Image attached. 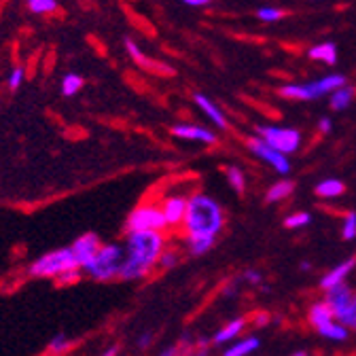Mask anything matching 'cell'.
I'll return each instance as SVG.
<instances>
[{
	"label": "cell",
	"mask_w": 356,
	"mask_h": 356,
	"mask_svg": "<svg viewBox=\"0 0 356 356\" xmlns=\"http://www.w3.org/2000/svg\"><path fill=\"white\" fill-rule=\"evenodd\" d=\"M267 318H270V316H267V314H259V316H257V325H259V327L267 325Z\"/></svg>",
	"instance_id": "cell-42"
},
{
	"label": "cell",
	"mask_w": 356,
	"mask_h": 356,
	"mask_svg": "<svg viewBox=\"0 0 356 356\" xmlns=\"http://www.w3.org/2000/svg\"><path fill=\"white\" fill-rule=\"evenodd\" d=\"M225 178L229 187L236 191V193H244L246 191V174L242 172V168L238 165H227L225 168Z\"/></svg>",
	"instance_id": "cell-26"
},
{
	"label": "cell",
	"mask_w": 356,
	"mask_h": 356,
	"mask_svg": "<svg viewBox=\"0 0 356 356\" xmlns=\"http://www.w3.org/2000/svg\"><path fill=\"white\" fill-rule=\"evenodd\" d=\"M123 244L119 242H104L100 246V250L89 259L81 270L83 276L100 282V284H108V282H117L121 278V267H123Z\"/></svg>",
	"instance_id": "cell-3"
},
{
	"label": "cell",
	"mask_w": 356,
	"mask_h": 356,
	"mask_svg": "<svg viewBox=\"0 0 356 356\" xmlns=\"http://www.w3.org/2000/svg\"><path fill=\"white\" fill-rule=\"evenodd\" d=\"M257 15H259L261 22H278L284 13L280 9H274V7H261L257 11Z\"/></svg>",
	"instance_id": "cell-35"
},
{
	"label": "cell",
	"mask_w": 356,
	"mask_h": 356,
	"mask_svg": "<svg viewBox=\"0 0 356 356\" xmlns=\"http://www.w3.org/2000/svg\"><path fill=\"white\" fill-rule=\"evenodd\" d=\"M24 81H26V68L24 66H15L7 76V85H9L11 92H17V89L24 85Z\"/></svg>",
	"instance_id": "cell-33"
},
{
	"label": "cell",
	"mask_w": 356,
	"mask_h": 356,
	"mask_svg": "<svg viewBox=\"0 0 356 356\" xmlns=\"http://www.w3.org/2000/svg\"><path fill=\"white\" fill-rule=\"evenodd\" d=\"M309 222H312V214H309V212H305V210H299V212H291V214L284 218V227H286V229L297 232V229L307 227Z\"/></svg>",
	"instance_id": "cell-29"
},
{
	"label": "cell",
	"mask_w": 356,
	"mask_h": 356,
	"mask_svg": "<svg viewBox=\"0 0 356 356\" xmlns=\"http://www.w3.org/2000/svg\"><path fill=\"white\" fill-rule=\"evenodd\" d=\"M307 56H309V60L333 66L337 62V47L333 42H321V44H314V47L307 51Z\"/></svg>",
	"instance_id": "cell-21"
},
{
	"label": "cell",
	"mask_w": 356,
	"mask_h": 356,
	"mask_svg": "<svg viewBox=\"0 0 356 356\" xmlns=\"http://www.w3.org/2000/svg\"><path fill=\"white\" fill-rule=\"evenodd\" d=\"M183 3L189 7H204V5H210L212 0H183Z\"/></svg>",
	"instance_id": "cell-40"
},
{
	"label": "cell",
	"mask_w": 356,
	"mask_h": 356,
	"mask_svg": "<svg viewBox=\"0 0 356 356\" xmlns=\"http://www.w3.org/2000/svg\"><path fill=\"white\" fill-rule=\"evenodd\" d=\"M153 339H155V337H153V333H151V331H145V333L138 337V341H136L138 350H140V352H147V350L153 346Z\"/></svg>",
	"instance_id": "cell-37"
},
{
	"label": "cell",
	"mask_w": 356,
	"mask_h": 356,
	"mask_svg": "<svg viewBox=\"0 0 356 356\" xmlns=\"http://www.w3.org/2000/svg\"><path fill=\"white\" fill-rule=\"evenodd\" d=\"M356 272V257H348L343 261H339L337 265H333L331 270L321 278V289L327 293L339 284H348V278Z\"/></svg>",
	"instance_id": "cell-12"
},
{
	"label": "cell",
	"mask_w": 356,
	"mask_h": 356,
	"mask_svg": "<svg viewBox=\"0 0 356 356\" xmlns=\"http://www.w3.org/2000/svg\"><path fill=\"white\" fill-rule=\"evenodd\" d=\"M242 280H244L246 284H250V286H261V284H263V274L257 272V270H246V272L242 274Z\"/></svg>",
	"instance_id": "cell-36"
},
{
	"label": "cell",
	"mask_w": 356,
	"mask_h": 356,
	"mask_svg": "<svg viewBox=\"0 0 356 356\" xmlns=\"http://www.w3.org/2000/svg\"><path fill=\"white\" fill-rule=\"evenodd\" d=\"M83 85H85V79H83L81 74H76V72H68V74H64L62 85H60L62 96H66V98L76 96V94L81 92V89H83Z\"/></svg>",
	"instance_id": "cell-25"
},
{
	"label": "cell",
	"mask_w": 356,
	"mask_h": 356,
	"mask_svg": "<svg viewBox=\"0 0 356 356\" xmlns=\"http://www.w3.org/2000/svg\"><path fill=\"white\" fill-rule=\"evenodd\" d=\"M309 267H312L309 263H305V261L301 263V270H303V272H307V270H309Z\"/></svg>",
	"instance_id": "cell-44"
},
{
	"label": "cell",
	"mask_w": 356,
	"mask_h": 356,
	"mask_svg": "<svg viewBox=\"0 0 356 356\" xmlns=\"http://www.w3.org/2000/svg\"><path fill=\"white\" fill-rule=\"evenodd\" d=\"M307 323L321 337H325L329 341H346L350 337L348 327L341 325L335 318L333 309L325 303V299L323 301H314V303L309 305V309H307Z\"/></svg>",
	"instance_id": "cell-6"
},
{
	"label": "cell",
	"mask_w": 356,
	"mask_h": 356,
	"mask_svg": "<svg viewBox=\"0 0 356 356\" xmlns=\"http://www.w3.org/2000/svg\"><path fill=\"white\" fill-rule=\"evenodd\" d=\"M295 191V183L291 181H278L274 183L270 189L265 191V202H270V204H278V202H284L286 197H291Z\"/></svg>",
	"instance_id": "cell-22"
},
{
	"label": "cell",
	"mask_w": 356,
	"mask_h": 356,
	"mask_svg": "<svg viewBox=\"0 0 356 356\" xmlns=\"http://www.w3.org/2000/svg\"><path fill=\"white\" fill-rule=\"evenodd\" d=\"M72 270H81L79 261L74 259L70 244L68 246H60L54 248L49 252H42L40 257H36L34 261L28 263L26 274L28 278H36V280H58L60 276L72 272Z\"/></svg>",
	"instance_id": "cell-4"
},
{
	"label": "cell",
	"mask_w": 356,
	"mask_h": 356,
	"mask_svg": "<svg viewBox=\"0 0 356 356\" xmlns=\"http://www.w3.org/2000/svg\"><path fill=\"white\" fill-rule=\"evenodd\" d=\"M216 240L214 238H183V250L189 257H204L214 248Z\"/></svg>",
	"instance_id": "cell-20"
},
{
	"label": "cell",
	"mask_w": 356,
	"mask_h": 356,
	"mask_svg": "<svg viewBox=\"0 0 356 356\" xmlns=\"http://www.w3.org/2000/svg\"><path fill=\"white\" fill-rule=\"evenodd\" d=\"M70 348H72V339H70L66 333L54 335L51 341L47 343V350H49V354H54V356H64V354L70 352Z\"/></svg>",
	"instance_id": "cell-28"
},
{
	"label": "cell",
	"mask_w": 356,
	"mask_h": 356,
	"mask_svg": "<svg viewBox=\"0 0 356 356\" xmlns=\"http://www.w3.org/2000/svg\"><path fill=\"white\" fill-rule=\"evenodd\" d=\"M346 85L343 74H327L323 79L309 81V83H289L280 87V96L289 100H316L323 96H331L335 89Z\"/></svg>",
	"instance_id": "cell-5"
},
{
	"label": "cell",
	"mask_w": 356,
	"mask_h": 356,
	"mask_svg": "<svg viewBox=\"0 0 356 356\" xmlns=\"http://www.w3.org/2000/svg\"><path fill=\"white\" fill-rule=\"evenodd\" d=\"M123 44H125V49H127L129 58H131L134 62H136L138 66H143V68H149V70H159V72H163V74H174V70H172L170 66L149 60V58L143 54V49L138 47V42H134L131 38H125V40H123Z\"/></svg>",
	"instance_id": "cell-16"
},
{
	"label": "cell",
	"mask_w": 356,
	"mask_h": 356,
	"mask_svg": "<svg viewBox=\"0 0 356 356\" xmlns=\"http://www.w3.org/2000/svg\"><path fill=\"white\" fill-rule=\"evenodd\" d=\"M341 238L346 242H352L356 238V212L354 210L346 212L341 218Z\"/></svg>",
	"instance_id": "cell-31"
},
{
	"label": "cell",
	"mask_w": 356,
	"mask_h": 356,
	"mask_svg": "<svg viewBox=\"0 0 356 356\" xmlns=\"http://www.w3.org/2000/svg\"><path fill=\"white\" fill-rule=\"evenodd\" d=\"M246 327H248V321H246L244 316L232 318V321H227L225 325H222V327L212 335V343H214V346H225V343L229 346V343H234L236 339H240V337L244 335Z\"/></svg>",
	"instance_id": "cell-14"
},
{
	"label": "cell",
	"mask_w": 356,
	"mask_h": 356,
	"mask_svg": "<svg viewBox=\"0 0 356 356\" xmlns=\"http://www.w3.org/2000/svg\"><path fill=\"white\" fill-rule=\"evenodd\" d=\"M257 136L267 143L272 149H276L278 153L291 157L301 149V134L295 127H284V125H259L257 127Z\"/></svg>",
	"instance_id": "cell-8"
},
{
	"label": "cell",
	"mask_w": 356,
	"mask_h": 356,
	"mask_svg": "<svg viewBox=\"0 0 356 356\" xmlns=\"http://www.w3.org/2000/svg\"><path fill=\"white\" fill-rule=\"evenodd\" d=\"M102 244H104V242H102V238H100L98 234L87 232V234L79 236V238L70 244V250H72L74 259L79 261V265L83 267L89 259H92V257L100 250Z\"/></svg>",
	"instance_id": "cell-13"
},
{
	"label": "cell",
	"mask_w": 356,
	"mask_h": 356,
	"mask_svg": "<svg viewBox=\"0 0 356 356\" xmlns=\"http://www.w3.org/2000/svg\"><path fill=\"white\" fill-rule=\"evenodd\" d=\"M291 356H309V354H307L305 350H297V352H293Z\"/></svg>",
	"instance_id": "cell-43"
},
{
	"label": "cell",
	"mask_w": 356,
	"mask_h": 356,
	"mask_svg": "<svg viewBox=\"0 0 356 356\" xmlns=\"http://www.w3.org/2000/svg\"><path fill=\"white\" fill-rule=\"evenodd\" d=\"M331 129H333V121H331L329 117H323V119L318 121V131H321V134H331Z\"/></svg>",
	"instance_id": "cell-38"
},
{
	"label": "cell",
	"mask_w": 356,
	"mask_h": 356,
	"mask_svg": "<svg viewBox=\"0 0 356 356\" xmlns=\"http://www.w3.org/2000/svg\"><path fill=\"white\" fill-rule=\"evenodd\" d=\"M225 229V210L220 202L204 191L189 195L187 216L183 220V238H218Z\"/></svg>",
	"instance_id": "cell-2"
},
{
	"label": "cell",
	"mask_w": 356,
	"mask_h": 356,
	"mask_svg": "<svg viewBox=\"0 0 356 356\" xmlns=\"http://www.w3.org/2000/svg\"><path fill=\"white\" fill-rule=\"evenodd\" d=\"M341 325H346L348 327V331L352 333H356V291H354V297H352V301H350V305H348V309L343 312V314L337 318Z\"/></svg>",
	"instance_id": "cell-32"
},
{
	"label": "cell",
	"mask_w": 356,
	"mask_h": 356,
	"mask_svg": "<svg viewBox=\"0 0 356 356\" xmlns=\"http://www.w3.org/2000/svg\"><path fill=\"white\" fill-rule=\"evenodd\" d=\"M123 229H125V234H134V232H168V225H165V218H163L159 202H151V200L140 202L136 208L127 214Z\"/></svg>",
	"instance_id": "cell-7"
},
{
	"label": "cell",
	"mask_w": 356,
	"mask_h": 356,
	"mask_svg": "<svg viewBox=\"0 0 356 356\" xmlns=\"http://www.w3.org/2000/svg\"><path fill=\"white\" fill-rule=\"evenodd\" d=\"M316 195L323 197V200H337L343 195L346 191V185L339 181V178H323V181L316 185Z\"/></svg>",
	"instance_id": "cell-19"
},
{
	"label": "cell",
	"mask_w": 356,
	"mask_h": 356,
	"mask_svg": "<svg viewBox=\"0 0 356 356\" xmlns=\"http://www.w3.org/2000/svg\"><path fill=\"white\" fill-rule=\"evenodd\" d=\"M28 9L34 15H49L58 11V0H28Z\"/></svg>",
	"instance_id": "cell-30"
},
{
	"label": "cell",
	"mask_w": 356,
	"mask_h": 356,
	"mask_svg": "<svg viewBox=\"0 0 356 356\" xmlns=\"http://www.w3.org/2000/svg\"><path fill=\"white\" fill-rule=\"evenodd\" d=\"M259 348H261V339L257 335H242L240 339L227 346L222 356H252L259 352Z\"/></svg>",
	"instance_id": "cell-18"
},
{
	"label": "cell",
	"mask_w": 356,
	"mask_h": 356,
	"mask_svg": "<svg viewBox=\"0 0 356 356\" xmlns=\"http://www.w3.org/2000/svg\"><path fill=\"white\" fill-rule=\"evenodd\" d=\"M189 356H208V350L206 348H195Z\"/></svg>",
	"instance_id": "cell-41"
},
{
	"label": "cell",
	"mask_w": 356,
	"mask_h": 356,
	"mask_svg": "<svg viewBox=\"0 0 356 356\" xmlns=\"http://www.w3.org/2000/svg\"><path fill=\"white\" fill-rule=\"evenodd\" d=\"M83 278H85V276H83V270H72V272L60 276V278L56 280V284H58V286H72V284H79Z\"/></svg>",
	"instance_id": "cell-34"
},
{
	"label": "cell",
	"mask_w": 356,
	"mask_h": 356,
	"mask_svg": "<svg viewBox=\"0 0 356 356\" xmlns=\"http://www.w3.org/2000/svg\"><path fill=\"white\" fill-rule=\"evenodd\" d=\"M189 195L191 193H183V191H168L161 200V212L165 218V225L170 232H181L183 220L187 216V208H189Z\"/></svg>",
	"instance_id": "cell-9"
},
{
	"label": "cell",
	"mask_w": 356,
	"mask_h": 356,
	"mask_svg": "<svg viewBox=\"0 0 356 356\" xmlns=\"http://www.w3.org/2000/svg\"><path fill=\"white\" fill-rule=\"evenodd\" d=\"M246 145H248V151H250L257 159H261L265 165H270L276 174L286 176V174L291 172V159H289L286 155L278 153L276 149H272L267 143H263V140L257 136V134L246 140Z\"/></svg>",
	"instance_id": "cell-10"
},
{
	"label": "cell",
	"mask_w": 356,
	"mask_h": 356,
	"mask_svg": "<svg viewBox=\"0 0 356 356\" xmlns=\"http://www.w3.org/2000/svg\"><path fill=\"white\" fill-rule=\"evenodd\" d=\"M181 261H183V257H181V250H178V248H172V246H168V248L163 250V254L159 257L157 270H163V272H168V270H174V267L181 265Z\"/></svg>",
	"instance_id": "cell-27"
},
{
	"label": "cell",
	"mask_w": 356,
	"mask_h": 356,
	"mask_svg": "<svg viewBox=\"0 0 356 356\" xmlns=\"http://www.w3.org/2000/svg\"><path fill=\"white\" fill-rule=\"evenodd\" d=\"M193 350H195V341L189 335H185L181 341H176L172 346H165L157 356H189Z\"/></svg>",
	"instance_id": "cell-24"
},
{
	"label": "cell",
	"mask_w": 356,
	"mask_h": 356,
	"mask_svg": "<svg viewBox=\"0 0 356 356\" xmlns=\"http://www.w3.org/2000/svg\"><path fill=\"white\" fill-rule=\"evenodd\" d=\"M352 297H354V289L350 284H339V286H335V289L325 293V303L333 309L335 318H339L343 312L348 309Z\"/></svg>",
	"instance_id": "cell-15"
},
{
	"label": "cell",
	"mask_w": 356,
	"mask_h": 356,
	"mask_svg": "<svg viewBox=\"0 0 356 356\" xmlns=\"http://www.w3.org/2000/svg\"><path fill=\"white\" fill-rule=\"evenodd\" d=\"M170 134L174 138H181V140H187V143H200V145H206V147L216 145V134L212 129H208L204 125L187 123V121L174 123L170 127Z\"/></svg>",
	"instance_id": "cell-11"
},
{
	"label": "cell",
	"mask_w": 356,
	"mask_h": 356,
	"mask_svg": "<svg viewBox=\"0 0 356 356\" xmlns=\"http://www.w3.org/2000/svg\"><path fill=\"white\" fill-rule=\"evenodd\" d=\"M193 100H195V104L200 106V111L204 113V117H208L218 129H227V127H229L225 113H222L208 96H204V94H193Z\"/></svg>",
	"instance_id": "cell-17"
},
{
	"label": "cell",
	"mask_w": 356,
	"mask_h": 356,
	"mask_svg": "<svg viewBox=\"0 0 356 356\" xmlns=\"http://www.w3.org/2000/svg\"><path fill=\"white\" fill-rule=\"evenodd\" d=\"M170 246L165 232H134L125 234L123 240V267L121 282H140L149 278L155 270L159 257Z\"/></svg>",
	"instance_id": "cell-1"
},
{
	"label": "cell",
	"mask_w": 356,
	"mask_h": 356,
	"mask_svg": "<svg viewBox=\"0 0 356 356\" xmlns=\"http://www.w3.org/2000/svg\"><path fill=\"white\" fill-rule=\"evenodd\" d=\"M354 87L350 85H341L339 89H335V92L331 94V108L333 111H346L352 102H354Z\"/></svg>",
	"instance_id": "cell-23"
},
{
	"label": "cell",
	"mask_w": 356,
	"mask_h": 356,
	"mask_svg": "<svg viewBox=\"0 0 356 356\" xmlns=\"http://www.w3.org/2000/svg\"><path fill=\"white\" fill-rule=\"evenodd\" d=\"M119 352H121V348H119L117 343H113V346H108V348H104L100 356H119Z\"/></svg>",
	"instance_id": "cell-39"
}]
</instances>
